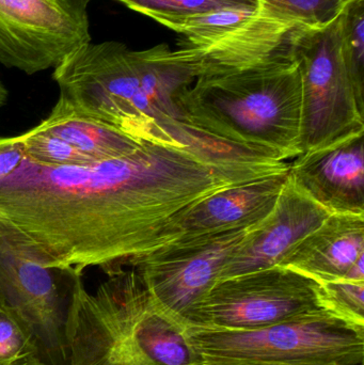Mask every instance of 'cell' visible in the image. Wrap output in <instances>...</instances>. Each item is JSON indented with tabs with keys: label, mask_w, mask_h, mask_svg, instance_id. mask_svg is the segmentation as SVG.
Segmentation results:
<instances>
[{
	"label": "cell",
	"mask_w": 364,
	"mask_h": 365,
	"mask_svg": "<svg viewBox=\"0 0 364 365\" xmlns=\"http://www.w3.org/2000/svg\"><path fill=\"white\" fill-rule=\"evenodd\" d=\"M293 53L301 63V153L363 134L364 98L346 59L344 11L324 27L299 30Z\"/></svg>",
	"instance_id": "52a82bcc"
},
{
	"label": "cell",
	"mask_w": 364,
	"mask_h": 365,
	"mask_svg": "<svg viewBox=\"0 0 364 365\" xmlns=\"http://www.w3.org/2000/svg\"><path fill=\"white\" fill-rule=\"evenodd\" d=\"M53 79L60 90L57 104L72 113L140 141L180 147L194 141L190 126L169 121L156 108L147 49L132 51L115 41L87 43L56 66Z\"/></svg>",
	"instance_id": "277c9868"
},
{
	"label": "cell",
	"mask_w": 364,
	"mask_h": 365,
	"mask_svg": "<svg viewBox=\"0 0 364 365\" xmlns=\"http://www.w3.org/2000/svg\"><path fill=\"white\" fill-rule=\"evenodd\" d=\"M249 229L180 238L138 257L130 267L154 302L184 325L190 310L219 281Z\"/></svg>",
	"instance_id": "9c48e42d"
},
{
	"label": "cell",
	"mask_w": 364,
	"mask_h": 365,
	"mask_svg": "<svg viewBox=\"0 0 364 365\" xmlns=\"http://www.w3.org/2000/svg\"><path fill=\"white\" fill-rule=\"evenodd\" d=\"M25 158L19 136L0 137V181L12 175Z\"/></svg>",
	"instance_id": "cb8c5ba5"
},
{
	"label": "cell",
	"mask_w": 364,
	"mask_h": 365,
	"mask_svg": "<svg viewBox=\"0 0 364 365\" xmlns=\"http://www.w3.org/2000/svg\"><path fill=\"white\" fill-rule=\"evenodd\" d=\"M331 215L288 177L273 210L248 230L219 281L281 265L295 247Z\"/></svg>",
	"instance_id": "8fae6325"
},
{
	"label": "cell",
	"mask_w": 364,
	"mask_h": 365,
	"mask_svg": "<svg viewBox=\"0 0 364 365\" xmlns=\"http://www.w3.org/2000/svg\"><path fill=\"white\" fill-rule=\"evenodd\" d=\"M81 272L46 265L21 231L0 220V308L31 336L42 365H71L73 321L85 289Z\"/></svg>",
	"instance_id": "5b68a950"
},
{
	"label": "cell",
	"mask_w": 364,
	"mask_h": 365,
	"mask_svg": "<svg viewBox=\"0 0 364 365\" xmlns=\"http://www.w3.org/2000/svg\"><path fill=\"white\" fill-rule=\"evenodd\" d=\"M344 47L357 91L364 98V0H352L344 10Z\"/></svg>",
	"instance_id": "7402d4cb"
},
{
	"label": "cell",
	"mask_w": 364,
	"mask_h": 365,
	"mask_svg": "<svg viewBox=\"0 0 364 365\" xmlns=\"http://www.w3.org/2000/svg\"><path fill=\"white\" fill-rule=\"evenodd\" d=\"M326 311L331 310L318 280L275 266L218 281L190 310L184 326L254 330Z\"/></svg>",
	"instance_id": "ba28073f"
},
{
	"label": "cell",
	"mask_w": 364,
	"mask_h": 365,
	"mask_svg": "<svg viewBox=\"0 0 364 365\" xmlns=\"http://www.w3.org/2000/svg\"><path fill=\"white\" fill-rule=\"evenodd\" d=\"M288 171L231 185L183 208L162 231V245L180 238L249 229L273 210Z\"/></svg>",
	"instance_id": "7c38bea8"
},
{
	"label": "cell",
	"mask_w": 364,
	"mask_h": 365,
	"mask_svg": "<svg viewBox=\"0 0 364 365\" xmlns=\"http://www.w3.org/2000/svg\"><path fill=\"white\" fill-rule=\"evenodd\" d=\"M288 177L331 214L364 215V133L303 152Z\"/></svg>",
	"instance_id": "4fadbf2b"
},
{
	"label": "cell",
	"mask_w": 364,
	"mask_h": 365,
	"mask_svg": "<svg viewBox=\"0 0 364 365\" xmlns=\"http://www.w3.org/2000/svg\"><path fill=\"white\" fill-rule=\"evenodd\" d=\"M157 21L202 14L220 9H258L259 0H117Z\"/></svg>",
	"instance_id": "d6986e66"
},
{
	"label": "cell",
	"mask_w": 364,
	"mask_h": 365,
	"mask_svg": "<svg viewBox=\"0 0 364 365\" xmlns=\"http://www.w3.org/2000/svg\"><path fill=\"white\" fill-rule=\"evenodd\" d=\"M352 0H259V6L303 29L322 28L343 12Z\"/></svg>",
	"instance_id": "ac0fdd59"
},
{
	"label": "cell",
	"mask_w": 364,
	"mask_h": 365,
	"mask_svg": "<svg viewBox=\"0 0 364 365\" xmlns=\"http://www.w3.org/2000/svg\"><path fill=\"white\" fill-rule=\"evenodd\" d=\"M320 283L331 311L357 325L364 326V282L333 280Z\"/></svg>",
	"instance_id": "603a6c76"
},
{
	"label": "cell",
	"mask_w": 364,
	"mask_h": 365,
	"mask_svg": "<svg viewBox=\"0 0 364 365\" xmlns=\"http://www.w3.org/2000/svg\"><path fill=\"white\" fill-rule=\"evenodd\" d=\"M303 28L284 21L259 6L254 16L214 40L180 48L196 62L199 76L241 70L293 56V41Z\"/></svg>",
	"instance_id": "5bb4252c"
},
{
	"label": "cell",
	"mask_w": 364,
	"mask_h": 365,
	"mask_svg": "<svg viewBox=\"0 0 364 365\" xmlns=\"http://www.w3.org/2000/svg\"><path fill=\"white\" fill-rule=\"evenodd\" d=\"M70 1L76 4L79 8L83 9V10H87L88 6H89V4L92 0H70Z\"/></svg>",
	"instance_id": "484cf974"
},
{
	"label": "cell",
	"mask_w": 364,
	"mask_h": 365,
	"mask_svg": "<svg viewBox=\"0 0 364 365\" xmlns=\"http://www.w3.org/2000/svg\"><path fill=\"white\" fill-rule=\"evenodd\" d=\"M247 365H301V364H247Z\"/></svg>",
	"instance_id": "4316f807"
},
{
	"label": "cell",
	"mask_w": 364,
	"mask_h": 365,
	"mask_svg": "<svg viewBox=\"0 0 364 365\" xmlns=\"http://www.w3.org/2000/svg\"><path fill=\"white\" fill-rule=\"evenodd\" d=\"M0 365H42L31 336L10 313L1 308Z\"/></svg>",
	"instance_id": "44dd1931"
},
{
	"label": "cell",
	"mask_w": 364,
	"mask_h": 365,
	"mask_svg": "<svg viewBox=\"0 0 364 365\" xmlns=\"http://www.w3.org/2000/svg\"><path fill=\"white\" fill-rule=\"evenodd\" d=\"M6 98H8V91H6V88H4V83L0 81V108H1L4 103H6Z\"/></svg>",
	"instance_id": "d4e9b609"
},
{
	"label": "cell",
	"mask_w": 364,
	"mask_h": 365,
	"mask_svg": "<svg viewBox=\"0 0 364 365\" xmlns=\"http://www.w3.org/2000/svg\"><path fill=\"white\" fill-rule=\"evenodd\" d=\"M278 173L235 154L143 143L135 153L80 166L24 158L0 181V220L21 231L48 266L113 274L162 246L177 212L231 185Z\"/></svg>",
	"instance_id": "6da1fadb"
},
{
	"label": "cell",
	"mask_w": 364,
	"mask_h": 365,
	"mask_svg": "<svg viewBox=\"0 0 364 365\" xmlns=\"http://www.w3.org/2000/svg\"><path fill=\"white\" fill-rule=\"evenodd\" d=\"M185 330L204 365H364V326L333 311L260 329Z\"/></svg>",
	"instance_id": "8992f818"
},
{
	"label": "cell",
	"mask_w": 364,
	"mask_h": 365,
	"mask_svg": "<svg viewBox=\"0 0 364 365\" xmlns=\"http://www.w3.org/2000/svg\"><path fill=\"white\" fill-rule=\"evenodd\" d=\"M258 9H220L192 16L160 19L157 23L183 36L186 44L196 45L230 31L254 16Z\"/></svg>",
	"instance_id": "e0dca14e"
},
{
	"label": "cell",
	"mask_w": 364,
	"mask_h": 365,
	"mask_svg": "<svg viewBox=\"0 0 364 365\" xmlns=\"http://www.w3.org/2000/svg\"><path fill=\"white\" fill-rule=\"evenodd\" d=\"M280 266L320 282H364V215L331 214Z\"/></svg>",
	"instance_id": "9a60e30c"
},
{
	"label": "cell",
	"mask_w": 364,
	"mask_h": 365,
	"mask_svg": "<svg viewBox=\"0 0 364 365\" xmlns=\"http://www.w3.org/2000/svg\"><path fill=\"white\" fill-rule=\"evenodd\" d=\"M91 42L87 10L70 0H0V64L28 75Z\"/></svg>",
	"instance_id": "30bf717a"
},
{
	"label": "cell",
	"mask_w": 364,
	"mask_h": 365,
	"mask_svg": "<svg viewBox=\"0 0 364 365\" xmlns=\"http://www.w3.org/2000/svg\"><path fill=\"white\" fill-rule=\"evenodd\" d=\"M19 139L26 158L42 166H80L94 162L40 125L21 135Z\"/></svg>",
	"instance_id": "ffe728a7"
},
{
	"label": "cell",
	"mask_w": 364,
	"mask_h": 365,
	"mask_svg": "<svg viewBox=\"0 0 364 365\" xmlns=\"http://www.w3.org/2000/svg\"><path fill=\"white\" fill-rule=\"evenodd\" d=\"M71 365H204L185 326L154 302L135 268L79 296Z\"/></svg>",
	"instance_id": "3957f363"
},
{
	"label": "cell",
	"mask_w": 364,
	"mask_h": 365,
	"mask_svg": "<svg viewBox=\"0 0 364 365\" xmlns=\"http://www.w3.org/2000/svg\"><path fill=\"white\" fill-rule=\"evenodd\" d=\"M183 123L286 162L301 155V72L293 56L207 73L177 98Z\"/></svg>",
	"instance_id": "7a4b0ae2"
},
{
	"label": "cell",
	"mask_w": 364,
	"mask_h": 365,
	"mask_svg": "<svg viewBox=\"0 0 364 365\" xmlns=\"http://www.w3.org/2000/svg\"><path fill=\"white\" fill-rule=\"evenodd\" d=\"M40 126L94 162L125 158L145 143L104 122L77 115L58 104Z\"/></svg>",
	"instance_id": "2e32d148"
}]
</instances>
